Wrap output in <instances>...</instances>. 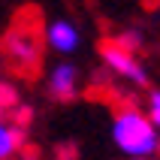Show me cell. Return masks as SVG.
<instances>
[{"mask_svg":"<svg viewBox=\"0 0 160 160\" xmlns=\"http://www.w3.org/2000/svg\"><path fill=\"white\" fill-rule=\"evenodd\" d=\"M9 106H15V91L9 85H0V109H9Z\"/></svg>","mask_w":160,"mask_h":160,"instance_id":"obj_8","label":"cell"},{"mask_svg":"<svg viewBox=\"0 0 160 160\" xmlns=\"http://www.w3.org/2000/svg\"><path fill=\"white\" fill-rule=\"evenodd\" d=\"M18 142H21V133H18L15 127H9V124H3V121H0V160L9 157V154L15 151Z\"/></svg>","mask_w":160,"mask_h":160,"instance_id":"obj_6","label":"cell"},{"mask_svg":"<svg viewBox=\"0 0 160 160\" xmlns=\"http://www.w3.org/2000/svg\"><path fill=\"white\" fill-rule=\"evenodd\" d=\"M52 91L58 94L61 100H67L76 91V67H70V63H61V67H54V72H52Z\"/></svg>","mask_w":160,"mask_h":160,"instance_id":"obj_5","label":"cell"},{"mask_svg":"<svg viewBox=\"0 0 160 160\" xmlns=\"http://www.w3.org/2000/svg\"><path fill=\"white\" fill-rule=\"evenodd\" d=\"M112 136H115V145L130 157H148L160 145L157 133H154V124L145 115H139L136 109H124V112L115 115Z\"/></svg>","mask_w":160,"mask_h":160,"instance_id":"obj_1","label":"cell"},{"mask_svg":"<svg viewBox=\"0 0 160 160\" xmlns=\"http://www.w3.org/2000/svg\"><path fill=\"white\" fill-rule=\"evenodd\" d=\"M118 48H124V52H133V48H139V36L136 33H124V36H118Z\"/></svg>","mask_w":160,"mask_h":160,"instance_id":"obj_7","label":"cell"},{"mask_svg":"<svg viewBox=\"0 0 160 160\" xmlns=\"http://www.w3.org/2000/svg\"><path fill=\"white\" fill-rule=\"evenodd\" d=\"M151 124L160 127V91L151 94Z\"/></svg>","mask_w":160,"mask_h":160,"instance_id":"obj_9","label":"cell"},{"mask_svg":"<svg viewBox=\"0 0 160 160\" xmlns=\"http://www.w3.org/2000/svg\"><path fill=\"white\" fill-rule=\"evenodd\" d=\"M6 48H9V54H12L21 67H27V61L36 63V58H39L36 42L24 33V30H12V33H9V39H6Z\"/></svg>","mask_w":160,"mask_h":160,"instance_id":"obj_4","label":"cell"},{"mask_svg":"<svg viewBox=\"0 0 160 160\" xmlns=\"http://www.w3.org/2000/svg\"><path fill=\"white\" fill-rule=\"evenodd\" d=\"M45 39L52 48L58 52H76V45H79V30L70 24V21H52L48 30H45Z\"/></svg>","mask_w":160,"mask_h":160,"instance_id":"obj_3","label":"cell"},{"mask_svg":"<svg viewBox=\"0 0 160 160\" xmlns=\"http://www.w3.org/2000/svg\"><path fill=\"white\" fill-rule=\"evenodd\" d=\"M103 61H106L115 72H121L124 79H133V82H139V85L145 82V72H142V67L136 63V58L130 52H124V48H118L115 42L103 45Z\"/></svg>","mask_w":160,"mask_h":160,"instance_id":"obj_2","label":"cell"}]
</instances>
